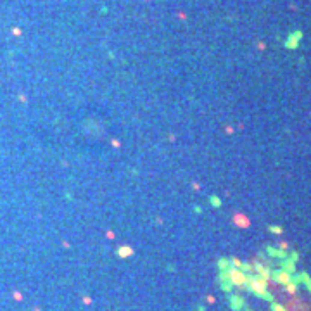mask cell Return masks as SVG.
<instances>
[{"label":"cell","instance_id":"obj_14","mask_svg":"<svg viewBox=\"0 0 311 311\" xmlns=\"http://www.w3.org/2000/svg\"><path fill=\"white\" fill-rule=\"evenodd\" d=\"M273 309H275V311H285V308H282V306L275 304V306H273Z\"/></svg>","mask_w":311,"mask_h":311},{"label":"cell","instance_id":"obj_13","mask_svg":"<svg viewBox=\"0 0 311 311\" xmlns=\"http://www.w3.org/2000/svg\"><path fill=\"white\" fill-rule=\"evenodd\" d=\"M192 188H194V190H200V183L194 181V183H192Z\"/></svg>","mask_w":311,"mask_h":311},{"label":"cell","instance_id":"obj_1","mask_svg":"<svg viewBox=\"0 0 311 311\" xmlns=\"http://www.w3.org/2000/svg\"><path fill=\"white\" fill-rule=\"evenodd\" d=\"M227 275H228V280L233 283L235 287H244L247 283V276H245V273L240 268H230Z\"/></svg>","mask_w":311,"mask_h":311},{"label":"cell","instance_id":"obj_19","mask_svg":"<svg viewBox=\"0 0 311 311\" xmlns=\"http://www.w3.org/2000/svg\"><path fill=\"white\" fill-rule=\"evenodd\" d=\"M62 247H64V249H68V247H69V242H66V240H64V242H62Z\"/></svg>","mask_w":311,"mask_h":311},{"label":"cell","instance_id":"obj_15","mask_svg":"<svg viewBox=\"0 0 311 311\" xmlns=\"http://www.w3.org/2000/svg\"><path fill=\"white\" fill-rule=\"evenodd\" d=\"M14 299H17V301H21V299H23V296H21L19 292H14Z\"/></svg>","mask_w":311,"mask_h":311},{"label":"cell","instance_id":"obj_7","mask_svg":"<svg viewBox=\"0 0 311 311\" xmlns=\"http://www.w3.org/2000/svg\"><path fill=\"white\" fill-rule=\"evenodd\" d=\"M111 145H112L114 149H121V142H119L117 138H112V140H111Z\"/></svg>","mask_w":311,"mask_h":311},{"label":"cell","instance_id":"obj_12","mask_svg":"<svg viewBox=\"0 0 311 311\" xmlns=\"http://www.w3.org/2000/svg\"><path fill=\"white\" fill-rule=\"evenodd\" d=\"M225 133H227V135H232V133H233V126H225Z\"/></svg>","mask_w":311,"mask_h":311},{"label":"cell","instance_id":"obj_17","mask_svg":"<svg viewBox=\"0 0 311 311\" xmlns=\"http://www.w3.org/2000/svg\"><path fill=\"white\" fill-rule=\"evenodd\" d=\"M206 301H207L209 304H213V303H214V297H213V296H207V297H206Z\"/></svg>","mask_w":311,"mask_h":311},{"label":"cell","instance_id":"obj_9","mask_svg":"<svg viewBox=\"0 0 311 311\" xmlns=\"http://www.w3.org/2000/svg\"><path fill=\"white\" fill-rule=\"evenodd\" d=\"M232 264H233V268H240L242 266L240 259H237V258H232Z\"/></svg>","mask_w":311,"mask_h":311},{"label":"cell","instance_id":"obj_6","mask_svg":"<svg viewBox=\"0 0 311 311\" xmlns=\"http://www.w3.org/2000/svg\"><path fill=\"white\" fill-rule=\"evenodd\" d=\"M258 271H259V275H261L264 280H268V278H270V271H268L266 268H263V266H258Z\"/></svg>","mask_w":311,"mask_h":311},{"label":"cell","instance_id":"obj_10","mask_svg":"<svg viewBox=\"0 0 311 311\" xmlns=\"http://www.w3.org/2000/svg\"><path fill=\"white\" fill-rule=\"evenodd\" d=\"M81 301H83V304H87V306H88V304H92V299H90L88 296H83Z\"/></svg>","mask_w":311,"mask_h":311},{"label":"cell","instance_id":"obj_5","mask_svg":"<svg viewBox=\"0 0 311 311\" xmlns=\"http://www.w3.org/2000/svg\"><path fill=\"white\" fill-rule=\"evenodd\" d=\"M276 282L287 285V283H290V275L287 271H280V273H276Z\"/></svg>","mask_w":311,"mask_h":311},{"label":"cell","instance_id":"obj_8","mask_svg":"<svg viewBox=\"0 0 311 311\" xmlns=\"http://www.w3.org/2000/svg\"><path fill=\"white\" fill-rule=\"evenodd\" d=\"M105 237H107L109 240H114V239H116V233H114L112 230H107V232H105Z\"/></svg>","mask_w":311,"mask_h":311},{"label":"cell","instance_id":"obj_4","mask_svg":"<svg viewBox=\"0 0 311 311\" xmlns=\"http://www.w3.org/2000/svg\"><path fill=\"white\" fill-rule=\"evenodd\" d=\"M116 252H117V256H119L121 259H128V258H131V256L135 254L133 247H131V245H128V244H123V245H119Z\"/></svg>","mask_w":311,"mask_h":311},{"label":"cell","instance_id":"obj_3","mask_svg":"<svg viewBox=\"0 0 311 311\" xmlns=\"http://www.w3.org/2000/svg\"><path fill=\"white\" fill-rule=\"evenodd\" d=\"M232 223H233L237 228H249L251 227V220H249L247 214L244 213H233V216H232Z\"/></svg>","mask_w":311,"mask_h":311},{"label":"cell","instance_id":"obj_11","mask_svg":"<svg viewBox=\"0 0 311 311\" xmlns=\"http://www.w3.org/2000/svg\"><path fill=\"white\" fill-rule=\"evenodd\" d=\"M270 230H271L273 233H282V228H280V227H271Z\"/></svg>","mask_w":311,"mask_h":311},{"label":"cell","instance_id":"obj_2","mask_svg":"<svg viewBox=\"0 0 311 311\" xmlns=\"http://www.w3.org/2000/svg\"><path fill=\"white\" fill-rule=\"evenodd\" d=\"M249 287L252 292H256L258 296H264L266 294V280L264 278H249Z\"/></svg>","mask_w":311,"mask_h":311},{"label":"cell","instance_id":"obj_18","mask_svg":"<svg viewBox=\"0 0 311 311\" xmlns=\"http://www.w3.org/2000/svg\"><path fill=\"white\" fill-rule=\"evenodd\" d=\"M213 204H214V206H220V200H218V197H213Z\"/></svg>","mask_w":311,"mask_h":311},{"label":"cell","instance_id":"obj_16","mask_svg":"<svg viewBox=\"0 0 311 311\" xmlns=\"http://www.w3.org/2000/svg\"><path fill=\"white\" fill-rule=\"evenodd\" d=\"M168 140H169V142H175V140H176V137H175L173 133H169V135H168Z\"/></svg>","mask_w":311,"mask_h":311}]
</instances>
